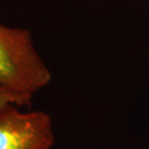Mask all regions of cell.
Returning a JSON list of instances; mask_svg holds the SVG:
<instances>
[{
    "instance_id": "1",
    "label": "cell",
    "mask_w": 149,
    "mask_h": 149,
    "mask_svg": "<svg viewBox=\"0 0 149 149\" xmlns=\"http://www.w3.org/2000/svg\"><path fill=\"white\" fill-rule=\"evenodd\" d=\"M50 79L30 31L0 24V85L30 104Z\"/></svg>"
},
{
    "instance_id": "2",
    "label": "cell",
    "mask_w": 149,
    "mask_h": 149,
    "mask_svg": "<svg viewBox=\"0 0 149 149\" xmlns=\"http://www.w3.org/2000/svg\"><path fill=\"white\" fill-rule=\"evenodd\" d=\"M20 108L0 107V149H50L54 136L49 116Z\"/></svg>"
},
{
    "instance_id": "3",
    "label": "cell",
    "mask_w": 149,
    "mask_h": 149,
    "mask_svg": "<svg viewBox=\"0 0 149 149\" xmlns=\"http://www.w3.org/2000/svg\"><path fill=\"white\" fill-rule=\"evenodd\" d=\"M8 104H14V105H17L19 107L29 105V103L23 98L17 96V94L0 85V107L8 105Z\"/></svg>"
}]
</instances>
